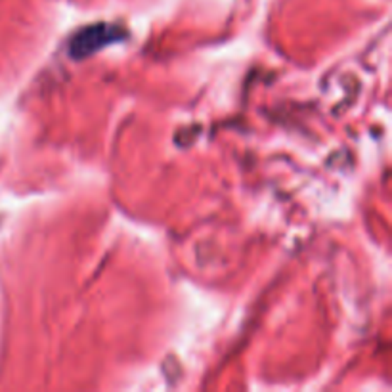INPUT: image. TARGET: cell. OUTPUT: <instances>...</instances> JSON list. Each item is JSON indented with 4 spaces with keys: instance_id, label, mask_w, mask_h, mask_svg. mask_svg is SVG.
I'll use <instances>...</instances> for the list:
<instances>
[{
    "instance_id": "obj_1",
    "label": "cell",
    "mask_w": 392,
    "mask_h": 392,
    "mask_svg": "<svg viewBox=\"0 0 392 392\" xmlns=\"http://www.w3.org/2000/svg\"><path fill=\"white\" fill-rule=\"evenodd\" d=\"M117 34V29H110L107 25H98V27L84 29L73 42V54L79 55L89 54L94 48H98L103 42V39H113Z\"/></svg>"
}]
</instances>
